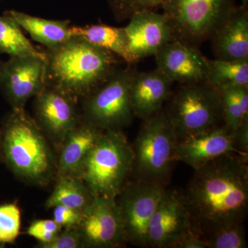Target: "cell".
<instances>
[{"label": "cell", "mask_w": 248, "mask_h": 248, "mask_svg": "<svg viewBox=\"0 0 248 248\" xmlns=\"http://www.w3.org/2000/svg\"><path fill=\"white\" fill-rule=\"evenodd\" d=\"M182 196L192 229L202 237L242 223L248 213V155H223L195 169Z\"/></svg>", "instance_id": "1"}, {"label": "cell", "mask_w": 248, "mask_h": 248, "mask_svg": "<svg viewBox=\"0 0 248 248\" xmlns=\"http://www.w3.org/2000/svg\"><path fill=\"white\" fill-rule=\"evenodd\" d=\"M1 159L23 182L46 187L57 177V154L25 108L11 109L0 128Z\"/></svg>", "instance_id": "2"}, {"label": "cell", "mask_w": 248, "mask_h": 248, "mask_svg": "<svg viewBox=\"0 0 248 248\" xmlns=\"http://www.w3.org/2000/svg\"><path fill=\"white\" fill-rule=\"evenodd\" d=\"M47 85L73 99L83 100L117 69L121 59L115 54L72 37L47 49Z\"/></svg>", "instance_id": "3"}, {"label": "cell", "mask_w": 248, "mask_h": 248, "mask_svg": "<svg viewBox=\"0 0 248 248\" xmlns=\"http://www.w3.org/2000/svg\"><path fill=\"white\" fill-rule=\"evenodd\" d=\"M133 146L122 130H104L80 172L94 196L117 197L133 171Z\"/></svg>", "instance_id": "4"}, {"label": "cell", "mask_w": 248, "mask_h": 248, "mask_svg": "<svg viewBox=\"0 0 248 248\" xmlns=\"http://www.w3.org/2000/svg\"><path fill=\"white\" fill-rule=\"evenodd\" d=\"M177 142V134L164 108L143 120L132 145V174L135 179L164 186L176 161Z\"/></svg>", "instance_id": "5"}, {"label": "cell", "mask_w": 248, "mask_h": 248, "mask_svg": "<svg viewBox=\"0 0 248 248\" xmlns=\"http://www.w3.org/2000/svg\"><path fill=\"white\" fill-rule=\"evenodd\" d=\"M164 110L179 141L218 125L221 94L205 82L182 84L171 94Z\"/></svg>", "instance_id": "6"}, {"label": "cell", "mask_w": 248, "mask_h": 248, "mask_svg": "<svg viewBox=\"0 0 248 248\" xmlns=\"http://www.w3.org/2000/svg\"><path fill=\"white\" fill-rule=\"evenodd\" d=\"M135 70H117L100 86L81 100V118L102 130H122L130 126L134 115L130 86Z\"/></svg>", "instance_id": "7"}, {"label": "cell", "mask_w": 248, "mask_h": 248, "mask_svg": "<svg viewBox=\"0 0 248 248\" xmlns=\"http://www.w3.org/2000/svg\"><path fill=\"white\" fill-rule=\"evenodd\" d=\"M235 6L234 0H165L161 5L173 40L197 46L210 40Z\"/></svg>", "instance_id": "8"}, {"label": "cell", "mask_w": 248, "mask_h": 248, "mask_svg": "<svg viewBox=\"0 0 248 248\" xmlns=\"http://www.w3.org/2000/svg\"><path fill=\"white\" fill-rule=\"evenodd\" d=\"M164 186L128 181L116 197L120 207L127 241L140 247H148L150 222L164 195Z\"/></svg>", "instance_id": "9"}, {"label": "cell", "mask_w": 248, "mask_h": 248, "mask_svg": "<svg viewBox=\"0 0 248 248\" xmlns=\"http://www.w3.org/2000/svg\"><path fill=\"white\" fill-rule=\"evenodd\" d=\"M46 85V58L14 57L0 63V89L11 109L25 108Z\"/></svg>", "instance_id": "10"}, {"label": "cell", "mask_w": 248, "mask_h": 248, "mask_svg": "<svg viewBox=\"0 0 248 248\" xmlns=\"http://www.w3.org/2000/svg\"><path fill=\"white\" fill-rule=\"evenodd\" d=\"M34 98V119L57 154L68 134L81 120L78 102L49 85Z\"/></svg>", "instance_id": "11"}, {"label": "cell", "mask_w": 248, "mask_h": 248, "mask_svg": "<svg viewBox=\"0 0 248 248\" xmlns=\"http://www.w3.org/2000/svg\"><path fill=\"white\" fill-rule=\"evenodd\" d=\"M86 248H115L127 242L115 197L94 196L78 226Z\"/></svg>", "instance_id": "12"}, {"label": "cell", "mask_w": 248, "mask_h": 248, "mask_svg": "<svg viewBox=\"0 0 248 248\" xmlns=\"http://www.w3.org/2000/svg\"><path fill=\"white\" fill-rule=\"evenodd\" d=\"M192 230L190 215L182 194L166 189L150 222L148 247L177 248Z\"/></svg>", "instance_id": "13"}, {"label": "cell", "mask_w": 248, "mask_h": 248, "mask_svg": "<svg viewBox=\"0 0 248 248\" xmlns=\"http://www.w3.org/2000/svg\"><path fill=\"white\" fill-rule=\"evenodd\" d=\"M124 28L132 63L155 55L173 40L172 28L166 15L155 10H143L133 15Z\"/></svg>", "instance_id": "14"}, {"label": "cell", "mask_w": 248, "mask_h": 248, "mask_svg": "<svg viewBox=\"0 0 248 248\" xmlns=\"http://www.w3.org/2000/svg\"><path fill=\"white\" fill-rule=\"evenodd\" d=\"M154 56L156 68L173 83L205 82L208 58L197 46L173 40L161 47Z\"/></svg>", "instance_id": "15"}, {"label": "cell", "mask_w": 248, "mask_h": 248, "mask_svg": "<svg viewBox=\"0 0 248 248\" xmlns=\"http://www.w3.org/2000/svg\"><path fill=\"white\" fill-rule=\"evenodd\" d=\"M234 153L248 155L238 149L234 133L218 125L178 141L175 160L195 170L223 155Z\"/></svg>", "instance_id": "16"}, {"label": "cell", "mask_w": 248, "mask_h": 248, "mask_svg": "<svg viewBox=\"0 0 248 248\" xmlns=\"http://www.w3.org/2000/svg\"><path fill=\"white\" fill-rule=\"evenodd\" d=\"M210 40L215 58L228 61L248 60V7L235 6Z\"/></svg>", "instance_id": "17"}, {"label": "cell", "mask_w": 248, "mask_h": 248, "mask_svg": "<svg viewBox=\"0 0 248 248\" xmlns=\"http://www.w3.org/2000/svg\"><path fill=\"white\" fill-rule=\"evenodd\" d=\"M173 82L159 69L135 72L130 86L134 117L145 120L163 109L172 94Z\"/></svg>", "instance_id": "18"}, {"label": "cell", "mask_w": 248, "mask_h": 248, "mask_svg": "<svg viewBox=\"0 0 248 248\" xmlns=\"http://www.w3.org/2000/svg\"><path fill=\"white\" fill-rule=\"evenodd\" d=\"M104 130L81 118L57 153V178L79 177L85 161Z\"/></svg>", "instance_id": "19"}, {"label": "cell", "mask_w": 248, "mask_h": 248, "mask_svg": "<svg viewBox=\"0 0 248 248\" xmlns=\"http://www.w3.org/2000/svg\"><path fill=\"white\" fill-rule=\"evenodd\" d=\"M4 14L13 18L32 40L45 46L47 49L58 46L72 37L69 21L50 20L17 11H7Z\"/></svg>", "instance_id": "20"}, {"label": "cell", "mask_w": 248, "mask_h": 248, "mask_svg": "<svg viewBox=\"0 0 248 248\" xmlns=\"http://www.w3.org/2000/svg\"><path fill=\"white\" fill-rule=\"evenodd\" d=\"M70 32L72 37H80L91 45L115 54L129 65L132 64L124 28L94 24L85 27H71Z\"/></svg>", "instance_id": "21"}, {"label": "cell", "mask_w": 248, "mask_h": 248, "mask_svg": "<svg viewBox=\"0 0 248 248\" xmlns=\"http://www.w3.org/2000/svg\"><path fill=\"white\" fill-rule=\"evenodd\" d=\"M55 182L53 192L46 201V208L63 205L83 213L94 198L89 187L80 178L58 177Z\"/></svg>", "instance_id": "22"}, {"label": "cell", "mask_w": 248, "mask_h": 248, "mask_svg": "<svg viewBox=\"0 0 248 248\" xmlns=\"http://www.w3.org/2000/svg\"><path fill=\"white\" fill-rule=\"evenodd\" d=\"M205 82L218 92L232 88L248 87V60L208 59Z\"/></svg>", "instance_id": "23"}, {"label": "cell", "mask_w": 248, "mask_h": 248, "mask_svg": "<svg viewBox=\"0 0 248 248\" xmlns=\"http://www.w3.org/2000/svg\"><path fill=\"white\" fill-rule=\"evenodd\" d=\"M10 58L34 56L46 58V52L34 46L23 33L22 28L13 18L4 14L0 16V55Z\"/></svg>", "instance_id": "24"}, {"label": "cell", "mask_w": 248, "mask_h": 248, "mask_svg": "<svg viewBox=\"0 0 248 248\" xmlns=\"http://www.w3.org/2000/svg\"><path fill=\"white\" fill-rule=\"evenodd\" d=\"M219 93L223 125L227 130L234 133L248 120V87L232 88Z\"/></svg>", "instance_id": "25"}, {"label": "cell", "mask_w": 248, "mask_h": 248, "mask_svg": "<svg viewBox=\"0 0 248 248\" xmlns=\"http://www.w3.org/2000/svg\"><path fill=\"white\" fill-rule=\"evenodd\" d=\"M203 238L207 248H247L242 223L221 228Z\"/></svg>", "instance_id": "26"}, {"label": "cell", "mask_w": 248, "mask_h": 248, "mask_svg": "<svg viewBox=\"0 0 248 248\" xmlns=\"http://www.w3.org/2000/svg\"><path fill=\"white\" fill-rule=\"evenodd\" d=\"M20 209L16 203L0 205V244H12L19 236Z\"/></svg>", "instance_id": "27"}, {"label": "cell", "mask_w": 248, "mask_h": 248, "mask_svg": "<svg viewBox=\"0 0 248 248\" xmlns=\"http://www.w3.org/2000/svg\"><path fill=\"white\" fill-rule=\"evenodd\" d=\"M112 14L118 21L127 20L143 10H155L165 0H108Z\"/></svg>", "instance_id": "28"}, {"label": "cell", "mask_w": 248, "mask_h": 248, "mask_svg": "<svg viewBox=\"0 0 248 248\" xmlns=\"http://www.w3.org/2000/svg\"><path fill=\"white\" fill-rule=\"evenodd\" d=\"M40 248H86L78 227L62 228L53 241L46 244H37Z\"/></svg>", "instance_id": "29"}, {"label": "cell", "mask_w": 248, "mask_h": 248, "mask_svg": "<svg viewBox=\"0 0 248 248\" xmlns=\"http://www.w3.org/2000/svg\"><path fill=\"white\" fill-rule=\"evenodd\" d=\"M62 228L53 219L36 220L27 228V234L39 241V245L53 241Z\"/></svg>", "instance_id": "30"}, {"label": "cell", "mask_w": 248, "mask_h": 248, "mask_svg": "<svg viewBox=\"0 0 248 248\" xmlns=\"http://www.w3.org/2000/svg\"><path fill=\"white\" fill-rule=\"evenodd\" d=\"M54 221L62 228L79 226L82 218V213L68 207L58 205L53 208Z\"/></svg>", "instance_id": "31"}, {"label": "cell", "mask_w": 248, "mask_h": 248, "mask_svg": "<svg viewBox=\"0 0 248 248\" xmlns=\"http://www.w3.org/2000/svg\"><path fill=\"white\" fill-rule=\"evenodd\" d=\"M177 248H207L203 238L192 230L178 244Z\"/></svg>", "instance_id": "32"}, {"label": "cell", "mask_w": 248, "mask_h": 248, "mask_svg": "<svg viewBox=\"0 0 248 248\" xmlns=\"http://www.w3.org/2000/svg\"><path fill=\"white\" fill-rule=\"evenodd\" d=\"M236 147L240 151L248 153V120L240 125L234 132Z\"/></svg>", "instance_id": "33"}, {"label": "cell", "mask_w": 248, "mask_h": 248, "mask_svg": "<svg viewBox=\"0 0 248 248\" xmlns=\"http://www.w3.org/2000/svg\"><path fill=\"white\" fill-rule=\"evenodd\" d=\"M248 0H242V4L241 6H244V7H248Z\"/></svg>", "instance_id": "34"}, {"label": "cell", "mask_w": 248, "mask_h": 248, "mask_svg": "<svg viewBox=\"0 0 248 248\" xmlns=\"http://www.w3.org/2000/svg\"><path fill=\"white\" fill-rule=\"evenodd\" d=\"M0 136H1V133H0ZM0 159H1V153H0Z\"/></svg>", "instance_id": "35"}, {"label": "cell", "mask_w": 248, "mask_h": 248, "mask_svg": "<svg viewBox=\"0 0 248 248\" xmlns=\"http://www.w3.org/2000/svg\"><path fill=\"white\" fill-rule=\"evenodd\" d=\"M0 1H1V0H0Z\"/></svg>", "instance_id": "36"}]
</instances>
